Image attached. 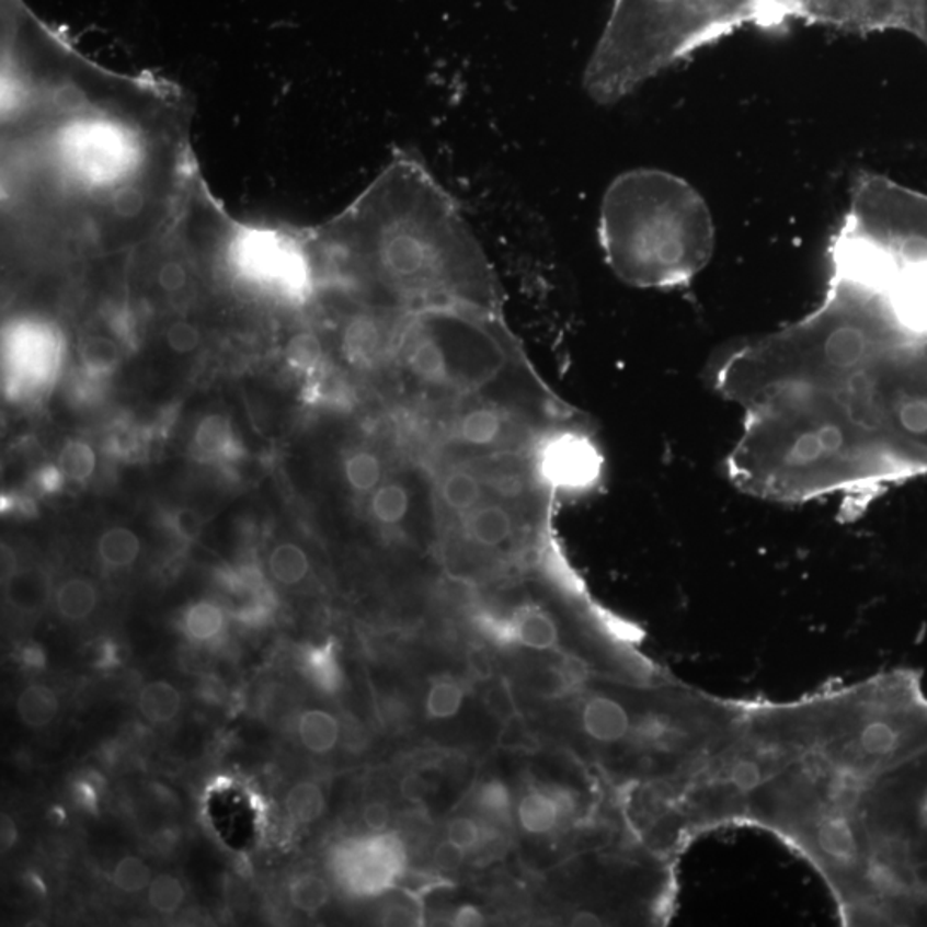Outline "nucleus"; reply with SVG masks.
<instances>
[{
  "mask_svg": "<svg viewBox=\"0 0 927 927\" xmlns=\"http://www.w3.org/2000/svg\"><path fill=\"white\" fill-rule=\"evenodd\" d=\"M81 365L87 375L102 378L111 375L121 363L119 345L103 335H92L84 339L80 347Z\"/></svg>",
  "mask_w": 927,
  "mask_h": 927,
  "instance_id": "obj_25",
  "label": "nucleus"
},
{
  "mask_svg": "<svg viewBox=\"0 0 927 927\" xmlns=\"http://www.w3.org/2000/svg\"><path fill=\"white\" fill-rule=\"evenodd\" d=\"M99 595L95 586L87 579H69L56 591V607L60 617L71 622H81L96 608Z\"/></svg>",
  "mask_w": 927,
  "mask_h": 927,
  "instance_id": "obj_20",
  "label": "nucleus"
},
{
  "mask_svg": "<svg viewBox=\"0 0 927 927\" xmlns=\"http://www.w3.org/2000/svg\"><path fill=\"white\" fill-rule=\"evenodd\" d=\"M8 217L71 232L172 222L193 186L183 115L157 88L108 75L2 0Z\"/></svg>",
  "mask_w": 927,
  "mask_h": 927,
  "instance_id": "obj_1",
  "label": "nucleus"
},
{
  "mask_svg": "<svg viewBox=\"0 0 927 927\" xmlns=\"http://www.w3.org/2000/svg\"><path fill=\"white\" fill-rule=\"evenodd\" d=\"M75 796L81 808L88 809V811H96L99 797H96L95 783L92 780L78 781L75 785Z\"/></svg>",
  "mask_w": 927,
  "mask_h": 927,
  "instance_id": "obj_41",
  "label": "nucleus"
},
{
  "mask_svg": "<svg viewBox=\"0 0 927 927\" xmlns=\"http://www.w3.org/2000/svg\"><path fill=\"white\" fill-rule=\"evenodd\" d=\"M311 238L323 287L404 313L456 305L504 311L499 275L456 199L409 154Z\"/></svg>",
  "mask_w": 927,
  "mask_h": 927,
  "instance_id": "obj_2",
  "label": "nucleus"
},
{
  "mask_svg": "<svg viewBox=\"0 0 927 927\" xmlns=\"http://www.w3.org/2000/svg\"><path fill=\"white\" fill-rule=\"evenodd\" d=\"M389 371L396 417L409 432L478 402L508 405L550 423L583 416L539 377L496 309L436 306L405 314Z\"/></svg>",
  "mask_w": 927,
  "mask_h": 927,
  "instance_id": "obj_3",
  "label": "nucleus"
},
{
  "mask_svg": "<svg viewBox=\"0 0 927 927\" xmlns=\"http://www.w3.org/2000/svg\"><path fill=\"white\" fill-rule=\"evenodd\" d=\"M464 689L454 678H436L426 696V713L433 720H448L462 708Z\"/></svg>",
  "mask_w": 927,
  "mask_h": 927,
  "instance_id": "obj_28",
  "label": "nucleus"
},
{
  "mask_svg": "<svg viewBox=\"0 0 927 927\" xmlns=\"http://www.w3.org/2000/svg\"><path fill=\"white\" fill-rule=\"evenodd\" d=\"M533 456L541 480L557 499L586 495L602 483L605 459L586 416L551 430Z\"/></svg>",
  "mask_w": 927,
  "mask_h": 927,
  "instance_id": "obj_8",
  "label": "nucleus"
},
{
  "mask_svg": "<svg viewBox=\"0 0 927 927\" xmlns=\"http://www.w3.org/2000/svg\"><path fill=\"white\" fill-rule=\"evenodd\" d=\"M268 569L277 583L296 586L308 577L311 563L308 553L299 545L281 543L270 553Z\"/></svg>",
  "mask_w": 927,
  "mask_h": 927,
  "instance_id": "obj_23",
  "label": "nucleus"
},
{
  "mask_svg": "<svg viewBox=\"0 0 927 927\" xmlns=\"http://www.w3.org/2000/svg\"><path fill=\"white\" fill-rule=\"evenodd\" d=\"M557 678H559L560 689L575 690L583 687L590 678V668L586 662L579 659L575 654H565L560 665L556 670Z\"/></svg>",
  "mask_w": 927,
  "mask_h": 927,
  "instance_id": "obj_33",
  "label": "nucleus"
},
{
  "mask_svg": "<svg viewBox=\"0 0 927 927\" xmlns=\"http://www.w3.org/2000/svg\"><path fill=\"white\" fill-rule=\"evenodd\" d=\"M581 725L590 741L620 745L630 726V708L608 694H593L584 702Z\"/></svg>",
  "mask_w": 927,
  "mask_h": 927,
  "instance_id": "obj_10",
  "label": "nucleus"
},
{
  "mask_svg": "<svg viewBox=\"0 0 927 927\" xmlns=\"http://www.w3.org/2000/svg\"><path fill=\"white\" fill-rule=\"evenodd\" d=\"M57 466L66 480L72 483H87L95 474V450L87 442L69 440L60 450Z\"/></svg>",
  "mask_w": 927,
  "mask_h": 927,
  "instance_id": "obj_26",
  "label": "nucleus"
},
{
  "mask_svg": "<svg viewBox=\"0 0 927 927\" xmlns=\"http://www.w3.org/2000/svg\"><path fill=\"white\" fill-rule=\"evenodd\" d=\"M302 668L309 680L325 694H335L342 686V670L332 642L311 646L302 653Z\"/></svg>",
  "mask_w": 927,
  "mask_h": 927,
  "instance_id": "obj_19",
  "label": "nucleus"
},
{
  "mask_svg": "<svg viewBox=\"0 0 927 927\" xmlns=\"http://www.w3.org/2000/svg\"><path fill=\"white\" fill-rule=\"evenodd\" d=\"M64 480L66 478H64L59 466H45V468L36 472L33 483H35L36 490L41 493H54L59 492Z\"/></svg>",
  "mask_w": 927,
  "mask_h": 927,
  "instance_id": "obj_40",
  "label": "nucleus"
},
{
  "mask_svg": "<svg viewBox=\"0 0 927 927\" xmlns=\"http://www.w3.org/2000/svg\"><path fill=\"white\" fill-rule=\"evenodd\" d=\"M505 617L511 623L512 636H514V642L517 646L548 651L553 650L559 644V626H557L556 618L539 605L524 603Z\"/></svg>",
  "mask_w": 927,
  "mask_h": 927,
  "instance_id": "obj_11",
  "label": "nucleus"
},
{
  "mask_svg": "<svg viewBox=\"0 0 927 927\" xmlns=\"http://www.w3.org/2000/svg\"><path fill=\"white\" fill-rule=\"evenodd\" d=\"M857 814L876 899L911 911L927 899V751L860 790Z\"/></svg>",
  "mask_w": 927,
  "mask_h": 927,
  "instance_id": "obj_7",
  "label": "nucleus"
},
{
  "mask_svg": "<svg viewBox=\"0 0 927 927\" xmlns=\"http://www.w3.org/2000/svg\"><path fill=\"white\" fill-rule=\"evenodd\" d=\"M599 242L627 286H684L713 258V215L686 179L641 167L617 175L605 191Z\"/></svg>",
  "mask_w": 927,
  "mask_h": 927,
  "instance_id": "obj_4",
  "label": "nucleus"
},
{
  "mask_svg": "<svg viewBox=\"0 0 927 927\" xmlns=\"http://www.w3.org/2000/svg\"><path fill=\"white\" fill-rule=\"evenodd\" d=\"M476 809L481 816L493 823H507L511 820V792L507 785L500 780L487 781L481 785L474 797Z\"/></svg>",
  "mask_w": 927,
  "mask_h": 927,
  "instance_id": "obj_29",
  "label": "nucleus"
},
{
  "mask_svg": "<svg viewBox=\"0 0 927 927\" xmlns=\"http://www.w3.org/2000/svg\"><path fill=\"white\" fill-rule=\"evenodd\" d=\"M572 924H574V926H587V927H590V926H602L603 919H602V917L598 916V914H595V912L586 911V912H579V914H575V916L572 917Z\"/></svg>",
  "mask_w": 927,
  "mask_h": 927,
  "instance_id": "obj_49",
  "label": "nucleus"
},
{
  "mask_svg": "<svg viewBox=\"0 0 927 927\" xmlns=\"http://www.w3.org/2000/svg\"><path fill=\"white\" fill-rule=\"evenodd\" d=\"M363 821L373 833H385L389 828L390 809L384 802H369L363 809Z\"/></svg>",
  "mask_w": 927,
  "mask_h": 927,
  "instance_id": "obj_38",
  "label": "nucleus"
},
{
  "mask_svg": "<svg viewBox=\"0 0 927 927\" xmlns=\"http://www.w3.org/2000/svg\"><path fill=\"white\" fill-rule=\"evenodd\" d=\"M199 696H202L206 702L220 701L224 696L222 684L215 680V678H208V680L203 682L202 687H199Z\"/></svg>",
  "mask_w": 927,
  "mask_h": 927,
  "instance_id": "obj_47",
  "label": "nucleus"
},
{
  "mask_svg": "<svg viewBox=\"0 0 927 927\" xmlns=\"http://www.w3.org/2000/svg\"><path fill=\"white\" fill-rule=\"evenodd\" d=\"M4 586L8 602L23 614L41 611L50 598V579L41 569H20Z\"/></svg>",
  "mask_w": 927,
  "mask_h": 927,
  "instance_id": "obj_14",
  "label": "nucleus"
},
{
  "mask_svg": "<svg viewBox=\"0 0 927 927\" xmlns=\"http://www.w3.org/2000/svg\"><path fill=\"white\" fill-rule=\"evenodd\" d=\"M414 920H416V916L401 905L390 907L387 916H385V924H393V926H412Z\"/></svg>",
  "mask_w": 927,
  "mask_h": 927,
  "instance_id": "obj_44",
  "label": "nucleus"
},
{
  "mask_svg": "<svg viewBox=\"0 0 927 927\" xmlns=\"http://www.w3.org/2000/svg\"><path fill=\"white\" fill-rule=\"evenodd\" d=\"M184 634L195 642H214L226 629V614L214 602H198L183 617Z\"/></svg>",
  "mask_w": 927,
  "mask_h": 927,
  "instance_id": "obj_22",
  "label": "nucleus"
},
{
  "mask_svg": "<svg viewBox=\"0 0 927 927\" xmlns=\"http://www.w3.org/2000/svg\"><path fill=\"white\" fill-rule=\"evenodd\" d=\"M286 811L296 824L314 823L325 811L323 790L313 781H299L287 792Z\"/></svg>",
  "mask_w": 927,
  "mask_h": 927,
  "instance_id": "obj_24",
  "label": "nucleus"
},
{
  "mask_svg": "<svg viewBox=\"0 0 927 927\" xmlns=\"http://www.w3.org/2000/svg\"><path fill=\"white\" fill-rule=\"evenodd\" d=\"M284 357L294 371L301 373L305 377L320 375L323 380L332 377V371L327 369L329 359H327L325 345L313 330H302L293 335L284 350Z\"/></svg>",
  "mask_w": 927,
  "mask_h": 927,
  "instance_id": "obj_15",
  "label": "nucleus"
},
{
  "mask_svg": "<svg viewBox=\"0 0 927 927\" xmlns=\"http://www.w3.org/2000/svg\"><path fill=\"white\" fill-rule=\"evenodd\" d=\"M298 735L309 753L327 754L341 741L342 725L325 710H309L299 717Z\"/></svg>",
  "mask_w": 927,
  "mask_h": 927,
  "instance_id": "obj_16",
  "label": "nucleus"
},
{
  "mask_svg": "<svg viewBox=\"0 0 927 927\" xmlns=\"http://www.w3.org/2000/svg\"><path fill=\"white\" fill-rule=\"evenodd\" d=\"M195 448L199 456L210 460L236 459L241 450L232 423L224 414H210L199 421L195 432Z\"/></svg>",
  "mask_w": 927,
  "mask_h": 927,
  "instance_id": "obj_13",
  "label": "nucleus"
},
{
  "mask_svg": "<svg viewBox=\"0 0 927 927\" xmlns=\"http://www.w3.org/2000/svg\"><path fill=\"white\" fill-rule=\"evenodd\" d=\"M402 796L409 801H420L424 796V783L416 775H409L401 785Z\"/></svg>",
  "mask_w": 927,
  "mask_h": 927,
  "instance_id": "obj_46",
  "label": "nucleus"
},
{
  "mask_svg": "<svg viewBox=\"0 0 927 927\" xmlns=\"http://www.w3.org/2000/svg\"><path fill=\"white\" fill-rule=\"evenodd\" d=\"M23 662L32 668H38L45 665V656L38 648H26L23 651Z\"/></svg>",
  "mask_w": 927,
  "mask_h": 927,
  "instance_id": "obj_50",
  "label": "nucleus"
},
{
  "mask_svg": "<svg viewBox=\"0 0 927 927\" xmlns=\"http://www.w3.org/2000/svg\"><path fill=\"white\" fill-rule=\"evenodd\" d=\"M826 694L792 702H749L737 732L678 778L680 821L674 840L744 823L751 804L781 772L813 751Z\"/></svg>",
  "mask_w": 927,
  "mask_h": 927,
  "instance_id": "obj_5",
  "label": "nucleus"
},
{
  "mask_svg": "<svg viewBox=\"0 0 927 927\" xmlns=\"http://www.w3.org/2000/svg\"><path fill=\"white\" fill-rule=\"evenodd\" d=\"M0 828H2V835H0V838H2L0 840L2 842V852H9L18 842L16 824H14L11 816L2 814V826Z\"/></svg>",
  "mask_w": 927,
  "mask_h": 927,
  "instance_id": "obj_45",
  "label": "nucleus"
},
{
  "mask_svg": "<svg viewBox=\"0 0 927 927\" xmlns=\"http://www.w3.org/2000/svg\"><path fill=\"white\" fill-rule=\"evenodd\" d=\"M484 924V916L472 905H464L454 914L453 926L456 927H480Z\"/></svg>",
  "mask_w": 927,
  "mask_h": 927,
  "instance_id": "obj_42",
  "label": "nucleus"
},
{
  "mask_svg": "<svg viewBox=\"0 0 927 927\" xmlns=\"http://www.w3.org/2000/svg\"><path fill=\"white\" fill-rule=\"evenodd\" d=\"M186 899L183 883L174 874H159L148 886V902L154 912L162 916H172Z\"/></svg>",
  "mask_w": 927,
  "mask_h": 927,
  "instance_id": "obj_30",
  "label": "nucleus"
},
{
  "mask_svg": "<svg viewBox=\"0 0 927 927\" xmlns=\"http://www.w3.org/2000/svg\"><path fill=\"white\" fill-rule=\"evenodd\" d=\"M112 883L124 893H138L150 886L151 872L147 862L136 856L123 857L112 872Z\"/></svg>",
  "mask_w": 927,
  "mask_h": 927,
  "instance_id": "obj_31",
  "label": "nucleus"
},
{
  "mask_svg": "<svg viewBox=\"0 0 927 927\" xmlns=\"http://www.w3.org/2000/svg\"><path fill=\"white\" fill-rule=\"evenodd\" d=\"M488 702H490L495 713H504L507 717H512V714H508V710H514V705H512V696L508 693L507 686H496L492 690V694L488 696Z\"/></svg>",
  "mask_w": 927,
  "mask_h": 927,
  "instance_id": "obj_43",
  "label": "nucleus"
},
{
  "mask_svg": "<svg viewBox=\"0 0 927 927\" xmlns=\"http://www.w3.org/2000/svg\"><path fill=\"white\" fill-rule=\"evenodd\" d=\"M167 526H169V529L179 539L193 541L202 533L203 520L195 511H191V508H179V511L172 512L167 517Z\"/></svg>",
  "mask_w": 927,
  "mask_h": 927,
  "instance_id": "obj_35",
  "label": "nucleus"
},
{
  "mask_svg": "<svg viewBox=\"0 0 927 927\" xmlns=\"http://www.w3.org/2000/svg\"><path fill=\"white\" fill-rule=\"evenodd\" d=\"M289 899L298 911L314 916L329 902V884L317 874L296 876L289 884Z\"/></svg>",
  "mask_w": 927,
  "mask_h": 927,
  "instance_id": "obj_27",
  "label": "nucleus"
},
{
  "mask_svg": "<svg viewBox=\"0 0 927 927\" xmlns=\"http://www.w3.org/2000/svg\"><path fill=\"white\" fill-rule=\"evenodd\" d=\"M566 809H572V802L566 801V797L531 790L520 799L517 816L527 833L545 835L557 828Z\"/></svg>",
  "mask_w": 927,
  "mask_h": 927,
  "instance_id": "obj_12",
  "label": "nucleus"
},
{
  "mask_svg": "<svg viewBox=\"0 0 927 927\" xmlns=\"http://www.w3.org/2000/svg\"><path fill=\"white\" fill-rule=\"evenodd\" d=\"M139 713L153 725H165L178 717L183 698L172 684L154 680L141 687L138 694Z\"/></svg>",
  "mask_w": 927,
  "mask_h": 927,
  "instance_id": "obj_17",
  "label": "nucleus"
},
{
  "mask_svg": "<svg viewBox=\"0 0 927 927\" xmlns=\"http://www.w3.org/2000/svg\"><path fill=\"white\" fill-rule=\"evenodd\" d=\"M405 862L402 842L396 835L377 833L339 848L333 869L345 890L354 895H377L402 874Z\"/></svg>",
  "mask_w": 927,
  "mask_h": 927,
  "instance_id": "obj_9",
  "label": "nucleus"
},
{
  "mask_svg": "<svg viewBox=\"0 0 927 927\" xmlns=\"http://www.w3.org/2000/svg\"><path fill=\"white\" fill-rule=\"evenodd\" d=\"M447 840L454 842L457 847L464 848L468 852L483 840V828L478 821L471 820V817H456L448 823Z\"/></svg>",
  "mask_w": 927,
  "mask_h": 927,
  "instance_id": "obj_32",
  "label": "nucleus"
},
{
  "mask_svg": "<svg viewBox=\"0 0 927 927\" xmlns=\"http://www.w3.org/2000/svg\"><path fill=\"white\" fill-rule=\"evenodd\" d=\"M927 751V696L911 670L826 690L813 754L862 790Z\"/></svg>",
  "mask_w": 927,
  "mask_h": 927,
  "instance_id": "obj_6",
  "label": "nucleus"
},
{
  "mask_svg": "<svg viewBox=\"0 0 927 927\" xmlns=\"http://www.w3.org/2000/svg\"><path fill=\"white\" fill-rule=\"evenodd\" d=\"M165 341L174 353L190 354L198 347L202 337L196 327L187 321H175L167 329Z\"/></svg>",
  "mask_w": 927,
  "mask_h": 927,
  "instance_id": "obj_34",
  "label": "nucleus"
},
{
  "mask_svg": "<svg viewBox=\"0 0 927 927\" xmlns=\"http://www.w3.org/2000/svg\"><path fill=\"white\" fill-rule=\"evenodd\" d=\"M187 282V272L183 263L171 262L163 263L159 270V284L167 293H179L183 290Z\"/></svg>",
  "mask_w": 927,
  "mask_h": 927,
  "instance_id": "obj_37",
  "label": "nucleus"
},
{
  "mask_svg": "<svg viewBox=\"0 0 927 927\" xmlns=\"http://www.w3.org/2000/svg\"><path fill=\"white\" fill-rule=\"evenodd\" d=\"M466 850L457 847L454 842H442L435 850V865L444 871H456L462 866Z\"/></svg>",
  "mask_w": 927,
  "mask_h": 927,
  "instance_id": "obj_39",
  "label": "nucleus"
},
{
  "mask_svg": "<svg viewBox=\"0 0 927 927\" xmlns=\"http://www.w3.org/2000/svg\"><path fill=\"white\" fill-rule=\"evenodd\" d=\"M18 714L30 729H44L56 720L59 713V699L50 687L44 684H30L18 696Z\"/></svg>",
  "mask_w": 927,
  "mask_h": 927,
  "instance_id": "obj_18",
  "label": "nucleus"
},
{
  "mask_svg": "<svg viewBox=\"0 0 927 927\" xmlns=\"http://www.w3.org/2000/svg\"><path fill=\"white\" fill-rule=\"evenodd\" d=\"M20 571V566H18L16 557L12 553L11 548L2 547V581H8L11 579L12 575L16 574Z\"/></svg>",
  "mask_w": 927,
  "mask_h": 927,
  "instance_id": "obj_48",
  "label": "nucleus"
},
{
  "mask_svg": "<svg viewBox=\"0 0 927 927\" xmlns=\"http://www.w3.org/2000/svg\"><path fill=\"white\" fill-rule=\"evenodd\" d=\"M96 550L103 565L108 569H126L131 566L141 553V541L136 533L127 527H112L100 536Z\"/></svg>",
  "mask_w": 927,
  "mask_h": 927,
  "instance_id": "obj_21",
  "label": "nucleus"
},
{
  "mask_svg": "<svg viewBox=\"0 0 927 927\" xmlns=\"http://www.w3.org/2000/svg\"><path fill=\"white\" fill-rule=\"evenodd\" d=\"M274 603L265 602V599L250 598L244 605L234 611V618L242 626L258 629L268 623L272 614H274Z\"/></svg>",
  "mask_w": 927,
  "mask_h": 927,
  "instance_id": "obj_36",
  "label": "nucleus"
}]
</instances>
